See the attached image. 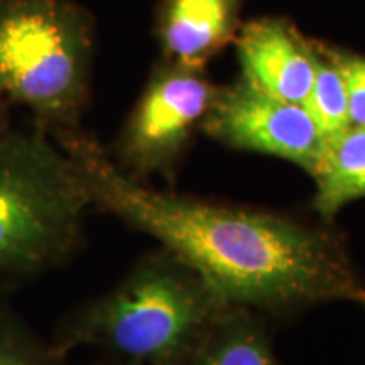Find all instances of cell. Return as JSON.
<instances>
[{
	"label": "cell",
	"mask_w": 365,
	"mask_h": 365,
	"mask_svg": "<svg viewBox=\"0 0 365 365\" xmlns=\"http://www.w3.org/2000/svg\"><path fill=\"white\" fill-rule=\"evenodd\" d=\"M303 107L323 140L340 135L350 127L345 83L333 58H317V70Z\"/></svg>",
	"instance_id": "8fae6325"
},
{
	"label": "cell",
	"mask_w": 365,
	"mask_h": 365,
	"mask_svg": "<svg viewBox=\"0 0 365 365\" xmlns=\"http://www.w3.org/2000/svg\"><path fill=\"white\" fill-rule=\"evenodd\" d=\"M51 135L75 164L91 208L153 237L230 307L291 312L345 301L365 308V282L328 228L150 188L78 127Z\"/></svg>",
	"instance_id": "6da1fadb"
},
{
	"label": "cell",
	"mask_w": 365,
	"mask_h": 365,
	"mask_svg": "<svg viewBox=\"0 0 365 365\" xmlns=\"http://www.w3.org/2000/svg\"><path fill=\"white\" fill-rule=\"evenodd\" d=\"M66 355L31 328L9 301L0 303V365H65Z\"/></svg>",
	"instance_id": "7c38bea8"
},
{
	"label": "cell",
	"mask_w": 365,
	"mask_h": 365,
	"mask_svg": "<svg viewBox=\"0 0 365 365\" xmlns=\"http://www.w3.org/2000/svg\"><path fill=\"white\" fill-rule=\"evenodd\" d=\"M230 304L170 250L140 257L110 291L59 322L53 344L68 355L93 346L132 365H188Z\"/></svg>",
	"instance_id": "7a4b0ae2"
},
{
	"label": "cell",
	"mask_w": 365,
	"mask_h": 365,
	"mask_svg": "<svg viewBox=\"0 0 365 365\" xmlns=\"http://www.w3.org/2000/svg\"><path fill=\"white\" fill-rule=\"evenodd\" d=\"M188 365H277L254 309L230 307L210 328Z\"/></svg>",
	"instance_id": "30bf717a"
},
{
	"label": "cell",
	"mask_w": 365,
	"mask_h": 365,
	"mask_svg": "<svg viewBox=\"0 0 365 365\" xmlns=\"http://www.w3.org/2000/svg\"><path fill=\"white\" fill-rule=\"evenodd\" d=\"M341 73L349 102L350 127H365V58L331 56Z\"/></svg>",
	"instance_id": "4fadbf2b"
},
{
	"label": "cell",
	"mask_w": 365,
	"mask_h": 365,
	"mask_svg": "<svg viewBox=\"0 0 365 365\" xmlns=\"http://www.w3.org/2000/svg\"><path fill=\"white\" fill-rule=\"evenodd\" d=\"M239 59L244 80L262 93L301 103L312 88L317 54L279 21H255L242 31Z\"/></svg>",
	"instance_id": "52a82bcc"
},
{
	"label": "cell",
	"mask_w": 365,
	"mask_h": 365,
	"mask_svg": "<svg viewBox=\"0 0 365 365\" xmlns=\"http://www.w3.org/2000/svg\"><path fill=\"white\" fill-rule=\"evenodd\" d=\"M91 210L83 181L51 132L0 137V277L22 281L65 264Z\"/></svg>",
	"instance_id": "3957f363"
},
{
	"label": "cell",
	"mask_w": 365,
	"mask_h": 365,
	"mask_svg": "<svg viewBox=\"0 0 365 365\" xmlns=\"http://www.w3.org/2000/svg\"><path fill=\"white\" fill-rule=\"evenodd\" d=\"M235 0H166L161 39L176 65L200 70L230 39Z\"/></svg>",
	"instance_id": "ba28073f"
},
{
	"label": "cell",
	"mask_w": 365,
	"mask_h": 365,
	"mask_svg": "<svg viewBox=\"0 0 365 365\" xmlns=\"http://www.w3.org/2000/svg\"><path fill=\"white\" fill-rule=\"evenodd\" d=\"M205 127L232 148L281 158L309 175L323 148L322 135L303 105L274 98L245 80L217 95Z\"/></svg>",
	"instance_id": "8992f818"
},
{
	"label": "cell",
	"mask_w": 365,
	"mask_h": 365,
	"mask_svg": "<svg viewBox=\"0 0 365 365\" xmlns=\"http://www.w3.org/2000/svg\"><path fill=\"white\" fill-rule=\"evenodd\" d=\"M9 103L7 98L0 93V137H4L9 130Z\"/></svg>",
	"instance_id": "5bb4252c"
},
{
	"label": "cell",
	"mask_w": 365,
	"mask_h": 365,
	"mask_svg": "<svg viewBox=\"0 0 365 365\" xmlns=\"http://www.w3.org/2000/svg\"><path fill=\"white\" fill-rule=\"evenodd\" d=\"M313 207L331 218L345 205L365 196V127H349L340 135L323 140L317 166Z\"/></svg>",
	"instance_id": "9c48e42d"
},
{
	"label": "cell",
	"mask_w": 365,
	"mask_h": 365,
	"mask_svg": "<svg viewBox=\"0 0 365 365\" xmlns=\"http://www.w3.org/2000/svg\"><path fill=\"white\" fill-rule=\"evenodd\" d=\"M91 34L68 0H0V93L54 132L78 127L88 100Z\"/></svg>",
	"instance_id": "277c9868"
},
{
	"label": "cell",
	"mask_w": 365,
	"mask_h": 365,
	"mask_svg": "<svg viewBox=\"0 0 365 365\" xmlns=\"http://www.w3.org/2000/svg\"><path fill=\"white\" fill-rule=\"evenodd\" d=\"M103 365H132V364H124V362H117V360H112V362L103 364Z\"/></svg>",
	"instance_id": "9a60e30c"
},
{
	"label": "cell",
	"mask_w": 365,
	"mask_h": 365,
	"mask_svg": "<svg viewBox=\"0 0 365 365\" xmlns=\"http://www.w3.org/2000/svg\"><path fill=\"white\" fill-rule=\"evenodd\" d=\"M217 95L200 70L180 65L159 70L118 135L115 163L135 178L170 171Z\"/></svg>",
	"instance_id": "5b68a950"
}]
</instances>
